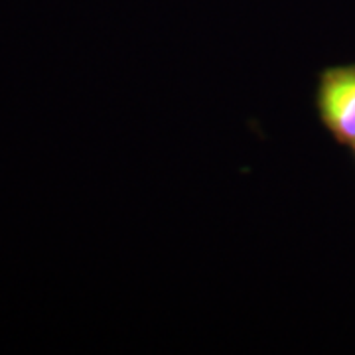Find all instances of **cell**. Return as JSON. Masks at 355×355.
<instances>
[{
    "instance_id": "6da1fadb",
    "label": "cell",
    "mask_w": 355,
    "mask_h": 355,
    "mask_svg": "<svg viewBox=\"0 0 355 355\" xmlns=\"http://www.w3.org/2000/svg\"><path fill=\"white\" fill-rule=\"evenodd\" d=\"M316 116L330 139L345 146H355V62L324 67L314 89Z\"/></svg>"
},
{
    "instance_id": "7a4b0ae2",
    "label": "cell",
    "mask_w": 355,
    "mask_h": 355,
    "mask_svg": "<svg viewBox=\"0 0 355 355\" xmlns=\"http://www.w3.org/2000/svg\"><path fill=\"white\" fill-rule=\"evenodd\" d=\"M352 150H354V156H355V146H354V148H352Z\"/></svg>"
}]
</instances>
